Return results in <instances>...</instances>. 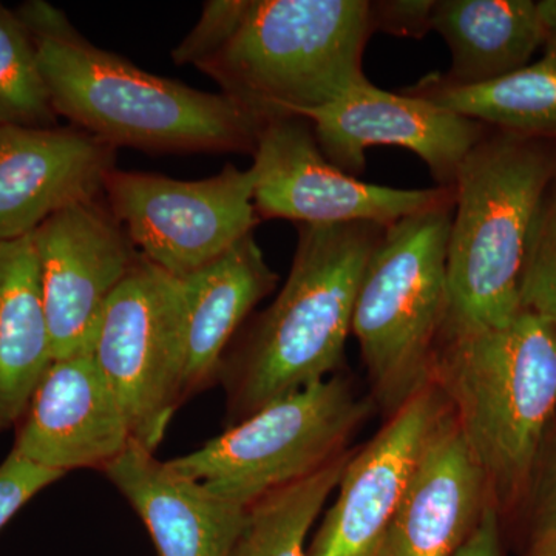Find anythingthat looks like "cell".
<instances>
[{
    "label": "cell",
    "instance_id": "22",
    "mask_svg": "<svg viewBox=\"0 0 556 556\" xmlns=\"http://www.w3.org/2000/svg\"><path fill=\"white\" fill-rule=\"evenodd\" d=\"M353 453L348 448L308 477L254 501L232 556H306L311 527L338 489Z\"/></svg>",
    "mask_w": 556,
    "mask_h": 556
},
{
    "label": "cell",
    "instance_id": "28",
    "mask_svg": "<svg viewBox=\"0 0 556 556\" xmlns=\"http://www.w3.org/2000/svg\"><path fill=\"white\" fill-rule=\"evenodd\" d=\"M529 496H532L533 532L551 533L556 543V428L547 439Z\"/></svg>",
    "mask_w": 556,
    "mask_h": 556
},
{
    "label": "cell",
    "instance_id": "13",
    "mask_svg": "<svg viewBox=\"0 0 556 556\" xmlns=\"http://www.w3.org/2000/svg\"><path fill=\"white\" fill-rule=\"evenodd\" d=\"M324 155L361 177L365 152L376 146L407 149L427 164L439 188H453L457 170L490 127L416 94L357 84L325 108L306 113Z\"/></svg>",
    "mask_w": 556,
    "mask_h": 556
},
{
    "label": "cell",
    "instance_id": "9",
    "mask_svg": "<svg viewBox=\"0 0 556 556\" xmlns=\"http://www.w3.org/2000/svg\"><path fill=\"white\" fill-rule=\"evenodd\" d=\"M254 170L233 164L193 181L116 169L104 200L139 254L181 280L254 233Z\"/></svg>",
    "mask_w": 556,
    "mask_h": 556
},
{
    "label": "cell",
    "instance_id": "12",
    "mask_svg": "<svg viewBox=\"0 0 556 556\" xmlns=\"http://www.w3.org/2000/svg\"><path fill=\"white\" fill-rule=\"evenodd\" d=\"M447 409L430 382L390 415L371 441L354 450L334 504L306 556H378L424 450Z\"/></svg>",
    "mask_w": 556,
    "mask_h": 556
},
{
    "label": "cell",
    "instance_id": "17",
    "mask_svg": "<svg viewBox=\"0 0 556 556\" xmlns=\"http://www.w3.org/2000/svg\"><path fill=\"white\" fill-rule=\"evenodd\" d=\"M101 471L144 522L159 556H232L248 507L214 495L137 442Z\"/></svg>",
    "mask_w": 556,
    "mask_h": 556
},
{
    "label": "cell",
    "instance_id": "27",
    "mask_svg": "<svg viewBox=\"0 0 556 556\" xmlns=\"http://www.w3.org/2000/svg\"><path fill=\"white\" fill-rule=\"evenodd\" d=\"M437 0H379L369 2L372 30L397 38H426L433 27Z\"/></svg>",
    "mask_w": 556,
    "mask_h": 556
},
{
    "label": "cell",
    "instance_id": "11",
    "mask_svg": "<svg viewBox=\"0 0 556 556\" xmlns=\"http://www.w3.org/2000/svg\"><path fill=\"white\" fill-rule=\"evenodd\" d=\"M54 361L91 353L110 298L139 258L104 197L47 219L31 233Z\"/></svg>",
    "mask_w": 556,
    "mask_h": 556
},
{
    "label": "cell",
    "instance_id": "31",
    "mask_svg": "<svg viewBox=\"0 0 556 556\" xmlns=\"http://www.w3.org/2000/svg\"><path fill=\"white\" fill-rule=\"evenodd\" d=\"M526 556H556L554 536L546 532H532Z\"/></svg>",
    "mask_w": 556,
    "mask_h": 556
},
{
    "label": "cell",
    "instance_id": "3",
    "mask_svg": "<svg viewBox=\"0 0 556 556\" xmlns=\"http://www.w3.org/2000/svg\"><path fill=\"white\" fill-rule=\"evenodd\" d=\"M431 383L447 402L500 515L529 496L556 417V328L529 311L439 340Z\"/></svg>",
    "mask_w": 556,
    "mask_h": 556
},
{
    "label": "cell",
    "instance_id": "21",
    "mask_svg": "<svg viewBox=\"0 0 556 556\" xmlns=\"http://www.w3.org/2000/svg\"><path fill=\"white\" fill-rule=\"evenodd\" d=\"M407 91L495 130L556 137V50H544L540 61L490 83L447 86L434 73Z\"/></svg>",
    "mask_w": 556,
    "mask_h": 556
},
{
    "label": "cell",
    "instance_id": "19",
    "mask_svg": "<svg viewBox=\"0 0 556 556\" xmlns=\"http://www.w3.org/2000/svg\"><path fill=\"white\" fill-rule=\"evenodd\" d=\"M54 362L33 237L0 244V433L16 428Z\"/></svg>",
    "mask_w": 556,
    "mask_h": 556
},
{
    "label": "cell",
    "instance_id": "20",
    "mask_svg": "<svg viewBox=\"0 0 556 556\" xmlns=\"http://www.w3.org/2000/svg\"><path fill=\"white\" fill-rule=\"evenodd\" d=\"M452 54L447 86L490 83L529 65L544 47L533 0H437L433 27Z\"/></svg>",
    "mask_w": 556,
    "mask_h": 556
},
{
    "label": "cell",
    "instance_id": "24",
    "mask_svg": "<svg viewBox=\"0 0 556 556\" xmlns=\"http://www.w3.org/2000/svg\"><path fill=\"white\" fill-rule=\"evenodd\" d=\"M519 305L556 328V177L544 197L527 249Z\"/></svg>",
    "mask_w": 556,
    "mask_h": 556
},
{
    "label": "cell",
    "instance_id": "8",
    "mask_svg": "<svg viewBox=\"0 0 556 556\" xmlns=\"http://www.w3.org/2000/svg\"><path fill=\"white\" fill-rule=\"evenodd\" d=\"M91 354L118 399L131 438L155 452L185 404L181 280L139 254L105 306Z\"/></svg>",
    "mask_w": 556,
    "mask_h": 556
},
{
    "label": "cell",
    "instance_id": "4",
    "mask_svg": "<svg viewBox=\"0 0 556 556\" xmlns=\"http://www.w3.org/2000/svg\"><path fill=\"white\" fill-rule=\"evenodd\" d=\"M544 139L489 130L460 164L442 338L503 327L521 311L527 249L556 177V156Z\"/></svg>",
    "mask_w": 556,
    "mask_h": 556
},
{
    "label": "cell",
    "instance_id": "26",
    "mask_svg": "<svg viewBox=\"0 0 556 556\" xmlns=\"http://www.w3.org/2000/svg\"><path fill=\"white\" fill-rule=\"evenodd\" d=\"M64 477L61 471L36 466L11 450L10 455L0 463V530L33 497Z\"/></svg>",
    "mask_w": 556,
    "mask_h": 556
},
{
    "label": "cell",
    "instance_id": "10",
    "mask_svg": "<svg viewBox=\"0 0 556 556\" xmlns=\"http://www.w3.org/2000/svg\"><path fill=\"white\" fill-rule=\"evenodd\" d=\"M252 159L254 207L260 219L391 226L455 200L453 188H388L346 174L324 155L313 124L302 116L265 124Z\"/></svg>",
    "mask_w": 556,
    "mask_h": 556
},
{
    "label": "cell",
    "instance_id": "14",
    "mask_svg": "<svg viewBox=\"0 0 556 556\" xmlns=\"http://www.w3.org/2000/svg\"><path fill=\"white\" fill-rule=\"evenodd\" d=\"M118 149L75 126L0 127V244L104 197Z\"/></svg>",
    "mask_w": 556,
    "mask_h": 556
},
{
    "label": "cell",
    "instance_id": "25",
    "mask_svg": "<svg viewBox=\"0 0 556 556\" xmlns=\"http://www.w3.org/2000/svg\"><path fill=\"white\" fill-rule=\"evenodd\" d=\"M251 0H208L195 27L172 50L178 65L200 64L230 38L249 9Z\"/></svg>",
    "mask_w": 556,
    "mask_h": 556
},
{
    "label": "cell",
    "instance_id": "1",
    "mask_svg": "<svg viewBox=\"0 0 556 556\" xmlns=\"http://www.w3.org/2000/svg\"><path fill=\"white\" fill-rule=\"evenodd\" d=\"M58 116L115 149L254 155L265 124L228 94L161 78L90 42L42 0L17 7Z\"/></svg>",
    "mask_w": 556,
    "mask_h": 556
},
{
    "label": "cell",
    "instance_id": "15",
    "mask_svg": "<svg viewBox=\"0 0 556 556\" xmlns=\"http://www.w3.org/2000/svg\"><path fill=\"white\" fill-rule=\"evenodd\" d=\"M14 430V453L64 475L102 470L135 442L91 353L56 358Z\"/></svg>",
    "mask_w": 556,
    "mask_h": 556
},
{
    "label": "cell",
    "instance_id": "30",
    "mask_svg": "<svg viewBox=\"0 0 556 556\" xmlns=\"http://www.w3.org/2000/svg\"><path fill=\"white\" fill-rule=\"evenodd\" d=\"M541 24L544 30V50H556V0L538 2Z\"/></svg>",
    "mask_w": 556,
    "mask_h": 556
},
{
    "label": "cell",
    "instance_id": "6",
    "mask_svg": "<svg viewBox=\"0 0 556 556\" xmlns=\"http://www.w3.org/2000/svg\"><path fill=\"white\" fill-rule=\"evenodd\" d=\"M453 208L455 200L387 226L358 285L351 332L388 415L431 382L448 314Z\"/></svg>",
    "mask_w": 556,
    "mask_h": 556
},
{
    "label": "cell",
    "instance_id": "2",
    "mask_svg": "<svg viewBox=\"0 0 556 556\" xmlns=\"http://www.w3.org/2000/svg\"><path fill=\"white\" fill-rule=\"evenodd\" d=\"M283 288L249 317L219 368L226 428L277 399L331 378L345 358L358 285L387 226L298 225Z\"/></svg>",
    "mask_w": 556,
    "mask_h": 556
},
{
    "label": "cell",
    "instance_id": "29",
    "mask_svg": "<svg viewBox=\"0 0 556 556\" xmlns=\"http://www.w3.org/2000/svg\"><path fill=\"white\" fill-rule=\"evenodd\" d=\"M500 519L497 508L489 504L478 526L455 556H503Z\"/></svg>",
    "mask_w": 556,
    "mask_h": 556
},
{
    "label": "cell",
    "instance_id": "5",
    "mask_svg": "<svg viewBox=\"0 0 556 556\" xmlns=\"http://www.w3.org/2000/svg\"><path fill=\"white\" fill-rule=\"evenodd\" d=\"M367 0H251L239 27L197 64L251 115L305 116L365 83Z\"/></svg>",
    "mask_w": 556,
    "mask_h": 556
},
{
    "label": "cell",
    "instance_id": "16",
    "mask_svg": "<svg viewBox=\"0 0 556 556\" xmlns=\"http://www.w3.org/2000/svg\"><path fill=\"white\" fill-rule=\"evenodd\" d=\"M489 504L484 475L448 407L424 450L378 556H455Z\"/></svg>",
    "mask_w": 556,
    "mask_h": 556
},
{
    "label": "cell",
    "instance_id": "18",
    "mask_svg": "<svg viewBox=\"0 0 556 556\" xmlns=\"http://www.w3.org/2000/svg\"><path fill=\"white\" fill-rule=\"evenodd\" d=\"M277 283L278 276L254 233L204 268L181 278L186 303L182 401L218 383L223 358L233 339Z\"/></svg>",
    "mask_w": 556,
    "mask_h": 556
},
{
    "label": "cell",
    "instance_id": "23",
    "mask_svg": "<svg viewBox=\"0 0 556 556\" xmlns=\"http://www.w3.org/2000/svg\"><path fill=\"white\" fill-rule=\"evenodd\" d=\"M58 118L30 31L0 3V127H56Z\"/></svg>",
    "mask_w": 556,
    "mask_h": 556
},
{
    "label": "cell",
    "instance_id": "7",
    "mask_svg": "<svg viewBox=\"0 0 556 556\" xmlns=\"http://www.w3.org/2000/svg\"><path fill=\"white\" fill-rule=\"evenodd\" d=\"M371 408L345 378L331 376L270 402L167 464L214 495L249 507L346 452Z\"/></svg>",
    "mask_w": 556,
    "mask_h": 556
}]
</instances>
